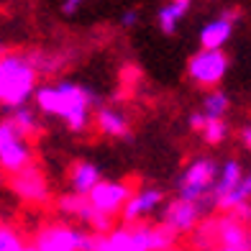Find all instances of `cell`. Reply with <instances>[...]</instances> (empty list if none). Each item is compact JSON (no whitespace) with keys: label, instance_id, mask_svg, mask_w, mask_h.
I'll use <instances>...</instances> for the list:
<instances>
[{"label":"cell","instance_id":"cell-17","mask_svg":"<svg viewBox=\"0 0 251 251\" xmlns=\"http://www.w3.org/2000/svg\"><path fill=\"white\" fill-rule=\"evenodd\" d=\"M228 108H231V98H228L223 90H210L208 95H205L202 100V116L205 121H223Z\"/></svg>","mask_w":251,"mask_h":251},{"label":"cell","instance_id":"cell-3","mask_svg":"<svg viewBox=\"0 0 251 251\" xmlns=\"http://www.w3.org/2000/svg\"><path fill=\"white\" fill-rule=\"evenodd\" d=\"M218 177V164L208 156H200L195 162H190L187 169L182 172L179 182H177V190H179V200H187V202H195L205 210V200H208L210 190H213V182Z\"/></svg>","mask_w":251,"mask_h":251},{"label":"cell","instance_id":"cell-29","mask_svg":"<svg viewBox=\"0 0 251 251\" xmlns=\"http://www.w3.org/2000/svg\"><path fill=\"white\" fill-rule=\"evenodd\" d=\"M26 251H36V249H33V246H28V249H26Z\"/></svg>","mask_w":251,"mask_h":251},{"label":"cell","instance_id":"cell-9","mask_svg":"<svg viewBox=\"0 0 251 251\" xmlns=\"http://www.w3.org/2000/svg\"><path fill=\"white\" fill-rule=\"evenodd\" d=\"M202 208L195 202H187V200H169L167 208L162 213V226L169 228L175 236H182V233H192L198 228L200 218H202Z\"/></svg>","mask_w":251,"mask_h":251},{"label":"cell","instance_id":"cell-11","mask_svg":"<svg viewBox=\"0 0 251 251\" xmlns=\"http://www.w3.org/2000/svg\"><path fill=\"white\" fill-rule=\"evenodd\" d=\"M236 26V10L233 13H223L218 18H213L210 24H205L200 28V47L202 49H210V51H218L223 49V44L231 39Z\"/></svg>","mask_w":251,"mask_h":251},{"label":"cell","instance_id":"cell-30","mask_svg":"<svg viewBox=\"0 0 251 251\" xmlns=\"http://www.w3.org/2000/svg\"><path fill=\"white\" fill-rule=\"evenodd\" d=\"M218 251H233V249H218Z\"/></svg>","mask_w":251,"mask_h":251},{"label":"cell","instance_id":"cell-18","mask_svg":"<svg viewBox=\"0 0 251 251\" xmlns=\"http://www.w3.org/2000/svg\"><path fill=\"white\" fill-rule=\"evenodd\" d=\"M8 123L13 126L21 136H26V139H28V136H33V133H39V118H36V110H33L31 105L10 110Z\"/></svg>","mask_w":251,"mask_h":251},{"label":"cell","instance_id":"cell-4","mask_svg":"<svg viewBox=\"0 0 251 251\" xmlns=\"http://www.w3.org/2000/svg\"><path fill=\"white\" fill-rule=\"evenodd\" d=\"M33 164V151L26 136H21L13 126L0 121V175L13 177Z\"/></svg>","mask_w":251,"mask_h":251},{"label":"cell","instance_id":"cell-21","mask_svg":"<svg viewBox=\"0 0 251 251\" xmlns=\"http://www.w3.org/2000/svg\"><path fill=\"white\" fill-rule=\"evenodd\" d=\"M26 249L28 244L18 228H13L10 223H0V251H26Z\"/></svg>","mask_w":251,"mask_h":251},{"label":"cell","instance_id":"cell-1","mask_svg":"<svg viewBox=\"0 0 251 251\" xmlns=\"http://www.w3.org/2000/svg\"><path fill=\"white\" fill-rule=\"evenodd\" d=\"M36 110L51 118H62L67 128L79 133L90 123V105L95 102V95L87 87L77 82H56V85H41L33 93Z\"/></svg>","mask_w":251,"mask_h":251},{"label":"cell","instance_id":"cell-14","mask_svg":"<svg viewBox=\"0 0 251 251\" xmlns=\"http://www.w3.org/2000/svg\"><path fill=\"white\" fill-rule=\"evenodd\" d=\"M95 126L100 133L110 136V139H126L131 133V123L126 118V113L116 108H105V105L95 110Z\"/></svg>","mask_w":251,"mask_h":251},{"label":"cell","instance_id":"cell-27","mask_svg":"<svg viewBox=\"0 0 251 251\" xmlns=\"http://www.w3.org/2000/svg\"><path fill=\"white\" fill-rule=\"evenodd\" d=\"M82 3H85V0H64V3H62V13H67V16H72L75 10H77L79 5H82Z\"/></svg>","mask_w":251,"mask_h":251},{"label":"cell","instance_id":"cell-26","mask_svg":"<svg viewBox=\"0 0 251 251\" xmlns=\"http://www.w3.org/2000/svg\"><path fill=\"white\" fill-rule=\"evenodd\" d=\"M205 123H208V121H205V116H202L200 110H198V113H190V128H192V131H202Z\"/></svg>","mask_w":251,"mask_h":251},{"label":"cell","instance_id":"cell-34","mask_svg":"<svg viewBox=\"0 0 251 251\" xmlns=\"http://www.w3.org/2000/svg\"><path fill=\"white\" fill-rule=\"evenodd\" d=\"M0 179H3V175H0Z\"/></svg>","mask_w":251,"mask_h":251},{"label":"cell","instance_id":"cell-22","mask_svg":"<svg viewBox=\"0 0 251 251\" xmlns=\"http://www.w3.org/2000/svg\"><path fill=\"white\" fill-rule=\"evenodd\" d=\"M149 244H151V251H169V249H175L177 236L169 228H164L162 223L149 226Z\"/></svg>","mask_w":251,"mask_h":251},{"label":"cell","instance_id":"cell-13","mask_svg":"<svg viewBox=\"0 0 251 251\" xmlns=\"http://www.w3.org/2000/svg\"><path fill=\"white\" fill-rule=\"evenodd\" d=\"M100 179H102V175H100V167H98L95 162L79 159V162H75V164L70 167V187H72L75 195L87 198L90 190H93Z\"/></svg>","mask_w":251,"mask_h":251},{"label":"cell","instance_id":"cell-12","mask_svg":"<svg viewBox=\"0 0 251 251\" xmlns=\"http://www.w3.org/2000/svg\"><path fill=\"white\" fill-rule=\"evenodd\" d=\"M213 226H215V241L221 244V249H233V251L251 249V236L246 231V226L233 221L231 215L221 221H213Z\"/></svg>","mask_w":251,"mask_h":251},{"label":"cell","instance_id":"cell-35","mask_svg":"<svg viewBox=\"0 0 251 251\" xmlns=\"http://www.w3.org/2000/svg\"><path fill=\"white\" fill-rule=\"evenodd\" d=\"M246 251H251V249H246Z\"/></svg>","mask_w":251,"mask_h":251},{"label":"cell","instance_id":"cell-16","mask_svg":"<svg viewBox=\"0 0 251 251\" xmlns=\"http://www.w3.org/2000/svg\"><path fill=\"white\" fill-rule=\"evenodd\" d=\"M187 10H190L187 0H172V3H167V5L159 8L156 21H159V28H162V33H167V36H169V33H175L177 26L182 24V18L187 16Z\"/></svg>","mask_w":251,"mask_h":251},{"label":"cell","instance_id":"cell-33","mask_svg":"<svg viewBox=\"0 0 251 251\" xmlns=\"http://www.w3.org/2000/svg\"><path fill=\"white\" fill-rule=\"evenodd\" d=\"M187 3H192V0H187Z\"/></svg>","mask_w":251,"mask_h":251},{"label":"cell","instance_id":"cell-32","mask_svg":"<svg viewBox=\"0 0 251 251\" xmlns=\"http://www.w3.org/2000/svg\"><path fill=\"white\" fill-rule=\"evenodd\" d=\"M169 251H179V249H169Z\"/></svg>","mask_w":251,"mask_h":251},{"label":"cell","instance_id":"cell-28","mask_svg":"<svg viewBox=\"0 0 251 251\" xmlns=\"http://www.w3.org/2000/svg\"><path fill=\"white\" fill-rule=\"evenodd\" d=\"M241 141H244V146L251 151V126H246V128L241 131Z\"/></svg>","mask_w":251,"mask_h":251},{"label":"cell","instance_id":"cell-8","mask_svg":"<svg viewBox=\"0 0 251 251\" xmlns=\"http://www.w3.org/2000/svg\"><path fill=\"white\" fill-rule=\"evenodd\" d=\"M10 182V190L16 192V195L28 202V205H47L49 202V185H47V177H44V172L31 164L26 167L24 172H18L8 179Z\"/></svg>","mask_w":251,"mask_h":251},{"label":"cell","instance_id":"cell-25","mask_svg":"<svg viewBox=\"0 0 251 251\" xmlns=\"http://www.w3.org/2000/svg\"><path fill=\"white\" fill-rule=\"evenodd\" d=\"M141 21V13L136 8H131V10H126V13L121 16V26H126V28H133L136 24Z\"/></svg>","mask_w":251,"mask_h":251},{"label":"cell","instance_id":"cell-7","mask_svg":"<svg viewBox=\"0 0 251 251\" xmlns=\"http://www.w3.org/2000/svg\"><path fill=\"white\" fill-rule=\"evenodd\" d=\"M85 231L70 223H49L39 228L36 238H33V249L36 251H82Z\"/></svg>","mask_w":251,"mask_h":251},{"label":"cell","instance_id":"cell-20","mask_svg":"<svg viewBox=\"0 0 251 251\" xmlns=\"http://www.w3.org/2000/svg\"><path fill=\"white\" fill-rule=\"evenodd\" d=\"M241 202H251V169H249V175L241 177V182H238V185H236L231 192H228L223 200L215 202V208L231 213L236 205H241Z\"/></svg>","mask_w":251,"mask_h":251},{"label":"cell","instance_id":"cell-19","mask_svg":"<svg viewBox=\"0 0 251 251\" xmlns=\"http://www.w3.org/2000/svg\"><path fill=\"white\" fill-rule=\"evenodd\" d=\"M56 210L62 215H70V218H77L79 223H85L87 213H90V202L82 195H75V192H67L56 200Z\"/></svg>","mask_w":251,"mask_h":251},{"label":"cell","instance_id":"cell-6","mask_svg":"<svg viewBox=\"0 0 251 251\" xmlns=\"http://www.w3.org/2000/svg\"><path fill=\"white\" fill-rule=\"evenodd\" d=\"M128 198H131V185L126 179H100L90 190L87 202L93 210L108 215V218H116V215H121Z\"/></svg>","mask_w":251,"mask_h":251},{"label":"cell","instance_id":"cell-24","mask_svg":"<svg viewBox=\"0 0 251 251\" xmlns=\"http://www.w3.org/2000/svg\"><path fill=\"white\" fill-rule=\"evenodd\" d=\"M228 215H231V218L233 221H238V223H251V202H241V205H236V208L231 210V213H228Z\"/></svg>","mask_w":251,"mask_h":251},{"label":"cell","instance_id":"cell-10","mask_svg":"<svg viewBox=\"0 0 251 251\" xmlns=\"http://www.w3.org/2000/svg\"><path fill=\"white\" fill-rule=\"evenodd\" d=\"M164 202V192L159 187H144L139 192H131V198L126 200L121 218L123 223H141V218H146L149 213H154L156 208H162Z\"/></svg>","mask_w":251,"mask_h":251},{"label":"cell","instance_id":"cell-2","mask_svg":"<svg viewBox=\"0 0 251 251\" xmlns=\"http://www.w3.org/2000/svg\"><path fill=\"white\" fill-rule=\"evenodd\" d=\"M39 87V72L33 70L28 54L3 51L0 54V108L16 110L28 105Z\"/></svg>","mask_w":251,"mask_h":251},{"label":"cell","instance_id":"cell-31","mask_svg":"<svg viewBox=\"0 0 251 251\" xmlns=\"http://www.w3.org/2000/svg\"><path fill=\"white\" fill-rule=\"evenodd\" d=\"M0 54H3V44H0Z\"/></svg>","mask_w":251,"mask_h":251},{"label":"cell","instance_id":"cell-15","mask_svg":"<svg viewBox=\"0 0 251 251\" xmlns=\"http://www.w3.org/2000/svg\"><path fill=\"white\" fill-rule=\"evenodd\" d=\"M244 177V169H241V162L238 159H228V162L218 169V177L213 182V190H210V202L215 205L218 200H223L228 192H231L238 182Z\"/></svg>","mask_w":251,"mask_h":251},{"label":"cell","instance_id":"cell-5","mask_svg":"<svg viewBox=\"0 0 251 251\" xmlns=\"http://www.w3.org/2000/svg\"><path fill=\"white\" fill-rule=\"evenodd\" d=\"M228 72V54L223 49L210 51L200 49L190 56L187 62V77L200 87H215L223 82V77Z\"/></svg>","mask_w":251,"mask_h":251},{"label":"cell","instance_id":"cell-23","mask_svg":"<svg viewBox=\"0 0 251 251\" xmlns=\"http://www.w3.org/2000/svg\"><path fill=\"white\" fill-rule=\"evenodd\" d=\"M228 123L226 121H208L205 123V128H202V139L205 144H210V146H221L226 139H228Z\"/></svg>","mask_w":251,"mask_h":251}]
</instances>
